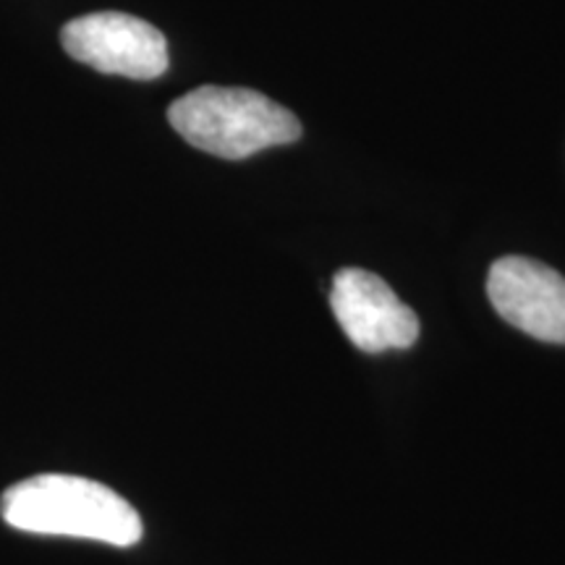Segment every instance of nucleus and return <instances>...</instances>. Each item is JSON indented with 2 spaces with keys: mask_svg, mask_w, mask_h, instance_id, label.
Listing matches in <instances>:
<instances>
[{
  "mask_svg": "<svg viewBox=\"0 0 565 565\" xmlns=\"http://www.w3.org/2000/svg\"><path fill=\"white\" fill-rule=\"evenodd\" d=\"M6 524L19 532L131 547L141 540V519L110 487L71 475H38L9 487L0 500Z\"/></svg>",
  "mask_w": 565,
  "mask_h": 565,
  "instance_id": "1",
  "label": "nucleus"
},
{
  "mask_svg": "<svg viewBox=\"0 0 565 565\" xmlns=\"http://www.w3.org/2000/svg\"><path fill=\"white\" fill-rule=\"evenodd\" d=\"M168 121L196 150L223 160H244L301 137V121L291 110L244 87L189 92L171 105Z\"/></svg>",
  "mask_w": 565,
  "mask_h": 565,
  "instance_id": "2",
  "label": "nucleus"
},
{
  "mask_svg": "<svg viewBox=\"0 0 565 565\" xmlns=\"http://www.w3.org/2000/svg\"><path fill=\"white\" fill-rule=\"evenodd\" d=\"M63 51L84 66L126 79H158L168 71V42L158 26L129 13L103 11L68 21Z\"/></svg>",
  "mask_w": 565,
  "mask_h": 565,
  "instance_id": "3",
  "label": "nucleus"
},
{
  "mask_svg": "<svg viewBox=\"0 0 565 565\" xmlns=\"http://www.w3.org/2000/svg\"><path fill=\"white\" fill-rule=\"evenodd\" d=\"M330 307L349 341L366 353L408 349L419 338L414 309L370 270L345 267L335 273Z\"/></svg>",
  "mask_w": 565,
  "mask_h": 565,
  "instance_id": "4",
  "label": "nucleus"
},
{
  "mask_svg": "<svg viewBox=\"0 0 565 565\" xmlns=\"http://www.w3.org/2000/svg\"><path fill=\"white\" fill-rule=\"evenodd\" d=\"M492 307L521 333L565 345V278L529 257H503L487 278Z\"/></svg>",
  "mask_w": 565,
  "mask_h": 565,
  "instance_id": "5",
  "label": "nucleus"
}]
</instances>
